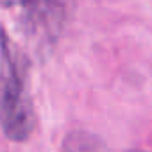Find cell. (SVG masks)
<instances>
[{
    "label": "cell",
    "mask_w": 152,
    "mask_h": 152,
    "mask_svg": "<svg viewBox=\"0 0 152 152\" xmlns=\"http://www.w3.org/2000/svg\"><path fill=\"white\" fill-rule=\"evenodd\" d=\"M0 124L11 140H25L32 129V107L18 56L4 31H0Z\"/></svg>",
    "instance_id": "cell-1"
},
{
    "label": "cell",
    "mask_w": 152,
    "mask_h": 152,
    "mask_svg": "<svg viewBox=\"0 0 152 152\" xmlns=\"http://www.w3.org/2000/svg\"><path fill=\"white\" fill-rule=\"evenodd\" d=\"M2 4H7V6H11V4H25V0H0Z\"/></svg>",
    "instance_id": "cell-2"
}]
</instances>
